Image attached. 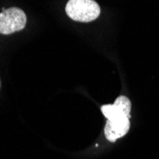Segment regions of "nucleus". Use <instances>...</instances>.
Returning <instances> with one entry per match:
<instances>
[{"instance_id":"obj_1","label":"nucleus","mask_w":159,"mask_h":159,"mask_svg":"<svg viewBox=\"0 0 159 159\" xmlns=\"http://www.w3.org/2000/svg\"><path fill=\"white\" fill-rule=\"evenodd\" d=\"M67 16L75 21L91 22L100 16V7L93 0H70L66 5Z\"/></svg>"},{"instance_id":"obj_2","label":"nucleus","mask_w":159,"mask_h":159,"mask_svg":"<svg viewBox=\"0 0 159 159\" xmlns=\"http://www.w3.org/2000/svg\"><path fill=\"white\" fill-rule=\"evenodd\" d=\"M27 23L26 13L19 8L3 10L0 13V34H11L25 28Z\"/></svg>"},{"instance_id":"obj_3","label":"nucleus","mask_w":159,"mask_h":159,"mask_svg":"<svg viewBox=\"0 0 159 159\" xmlns=\"http://www.w3.org/2000/svg\"><path fill=\"white\" fill-rule=\"evenodd\" d=\"M132 103L129 99L124 95L118 96L113 104H107L101 107V111L108 120L122 117H131Z\"/></svg>"},{"instance_id":"obj_4","label":"nucleus","mask_w":159,"mask_h":159,"mask_svg":"<svg viewBox=\"0 0 159 159\" xmlns=\"http://www.w3.org/2000/svg\"><path fill=\"white\" fill-rule=\"evenodd\" d=\"M129 125H131L129 118L128 117L107 120L104 129L106 138L111 142L116 141L118 138H121L127 134L129 129Z\"/></svg>"}]
</instances>
